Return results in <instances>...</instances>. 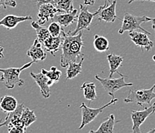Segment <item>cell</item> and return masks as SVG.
<instances>
[{"label": "cell", "mask_w": 155, "mask_h": 133, "mask_svg": "<svg viewBox=\"0 0 155 133\" xmlns=\"http://www.w3.org/2000/svg\"><path fill=\"white\" fill-rule=\"evenodd\" d=\"M151 18H149L147 16H145V15H143V16H137V15H132V14H130L128 12H125L124 19L122 21V26H121L119 31H118V33L120 35H122L127 31H128V32L140 31V32H143V33H147V34H148L150 36V35H151L150 33L143 29L141 27V24L144 23V22L151 21Z\"/></svg>", "instance_id": "3957f363"}, {"label": "cell", "mask_w": 155, "mask_h": 133, "mask_svg": "<svg viewBox=\"0 0 155 133\" xmlns=\"http://www.w3.org/2000/svg\"><path fill=\"white\" fill-rule=\"evenodd\" d=\"M117 74L120 75V78H118V79H111V78L104 79V78H101L98 75H95L96 79L99 81L104 90L107 92L112 98L114 97V94L117 91L123 89V88L133 85L132 82H125V78L127 77L126 75H123L122 73H120V72H118Z\"/></svg>", "instance_id": "8992f818"}, {"label": "cell", "mask_w": 155, "mask_h": 133, "mask_svg": "<svg viewBox=\"0 0 155 133\" xmlns=\"http://www.w3.org/2000/svg\"><path fill=\"white\" fill-rule=\"evenodd\" d=\"M152 59H153V61L155 62V55H153V57H152Z\"/></svg>", "instance_id": "e575fe53"}, {"label": "cell", "mask_w": 155, "mask_h": 133, "mask_svg": "<svg viewBox=\"0 0 155 133\" xmlns=\"http://www.w3.org/2000/svg\"><path fill=\"white\" fill-rule=\"evenodd\" d=\"M64 40L62 44V54L60 56V65L63 68L68 66L73 62H77L78 58L84 57L82 53L84 47L83 40V31H80L75 36L69 33H65L63 30Z\"/></svg>", "instance_id": "6da1fadb"}, {"label": "cell", "mask_w": 155, "mask_h": 133, "mask_svg": "<svg viewBox=\"0 0 155 133\" xmlns=\"http://www.w3.org/2000/svg\"><path fill=\"white\" fill-rule=\"evenodd\" d=\"M107 2V0L105 1V5L98 14V20L104 21L105 22H114L117 19L116 14L117 0H114L108 6Z\"/></svg>", "instance_id": "7c38bea8"}, {"label": "cell", "mask_w": 155, "mask_h": 133, "mask_svg": "<svg viewBox=\"0 0 155 133\" xmlns=\"http://www.w3.org/2000/svg\"><path fill=\"white\" fill-rule=\"evenodd\" d=\"M33 63L35 62L32 61L23 65L20 68H0V72L2 73V76L0 78V82H3L5 88L8 89H13L15 85L22 86L25 84V82L19 77V75L23 70L32 66Z\"/></svg>", "instance_id": "7a4b0ae2"}, {"label": "cell", "mask_w": 155, "mask_h": 133, "mask_svg": "<svg viewBox=\"0 0 155 133\" xmlns=\"http://www.w3.org/2000/svg\"><path fill=\"white\" fill-rule=\"evenodd\" d=\"M48 29H49V32L52 36H58L61 34L63 29L58 22L53 21L48 27Z\"/></svg>", "instance_id": "83f0119b"}, {"label": "cell", "mask_w": 155, "mask_h": 133, "mask_svg": "<svg viewBox=\"0 0 155 133\" xmlns=\"http://www.w3.org/2000/svg\"><path fill=\"white\" fill-rule=\"evenodd\" d=\"M155 112V103L153 105L147 108H145L141 111H132L131 119L133 121V127H132V132L140 133V127L145 122V120L148 118L150 115Z\"/></svg>", "instance_id": "ba28073f"}, {"label": "cell", "mask_w": 155, "mask_h": 133, "mask_svg": "<svg viewBox=\"0 0 155 133\" xmlns=\"http://www.w3.org/2000/svg\"><path fill=\"white\" fill-rule=\"evenodd\" d=\"M31 25H32V27L36 30L37 39L41 43H43L47 38L51 36L48 28L43 27L41 25H39L37 22H32Z\"/></svg>", "instance_id": "cb8c5ba5"}, {"label": "cell", "mask_w": 155, "mask_h": 133, "mask_svg": "<svg viewBox=\"0 0 155 133\" xmlns=\"http://www.w3.org/2000/svg\"><path fill=\"white\" fill-rule=\"evenodd\" d=\"M21 120L23 122L26 128H28L29 125L36 121V116L35 115L34 111L30 110L28 107H25L21 115Z\"/></svg>", "instance_id": "484cf974"}, {"label": "cell", "mask_w": 155, "mask_h": 133, "mask_svg": "<svg viewBox=\"0 0 155 133\" xmlns=\"http://www.w3.org/2000/svg\"><path fill=\"white\" fill-rule=\"evenodd\" d=\"M105 5V2L104 5L102 6H100L99 9H97V11L94 13L89 12L88 7L87 5H84V4H80V13H79L78 16H77V25L76 29L72 32H68L67 33L73 36L77 35L79 32L83 31L84 29L86 30H90V26H91L92 21L94 19V16L98 15L101 9H103Z\"/></svg>", "instance_id": "277c9868"}, {"label": "cell", "mask_w": 155, "mask_h": 133, "mask_svg": "<svg viewBox=\"0 0 155 133\" xmlns=\"http://www.w3.org/2000/svg\"><path fill=\"white\" fill-rule=\"evenodd\" d=\"M84 61V57H82L79 63L76 62H70L68 65V68L67 70V80L73 79L82 72V65Z\"/></svg>", "instance_id": "7402d4cb"}, {"label": "cell", "mask_w": 155, "mask_h": 133, "mask_svg": "<svg viewBox=\"0 0 155 133\" xmlns=\"http://www.w3.org/2000/svg\"><path fill=\"white\" fill-rule=\"evenodd\" d=\"M107 59L110 65L109 78H112L114 73H118L117 69L123 62L124 58L121 55L115 54H109L107 55Z\"/></svg>", "instance_id": "ffe728a7"}, {"label": "cell", "mask_w": 155, "mask_h": 133, "mask_svg": "<svg viewBox=\"0 0 155 133\" xmlns=\"http://www.w3.org/2000/svg\"><path fill=\"white\" fill-rule=\"evenodd\" d=\"M63 40H64V36H63V29H62V33L60 36H50L42 44H43V48L46 49V51L49 52L53 55H55V53L60 50V47L63 44Z\"/></svg>", "instance_id": "4fadbf2b"}, {"label": "cell", "mask_w": 155, "mask_h": 133, "mask_svg": "<svg viewBox=\"0 0 155 133\" xmlns=\"http://www.w3.org/2000/svg\"><path fill=\"white\" fill-rule=\"evenodd\" d=\"M46 3H54V0H36V4L38 5H41L43 4H46Z\"/></svg>", "instance_id": "f546056e"}, {"label": "cell", "mask_w": 155, "mask_h": 133, "mask_svg": "<svg viewBox=\"0 0 155 133\" xmlns=\"http://www.w3.org/2000/svg\"><path fill=\"white\" fill-rule=\"evenodd\" d=\"M77 13H78V10L74 9L72 12H65V13L59 14V15L56 14L52 20L58 22L61 26L67 27L75 22L76 19H77Z\"/></svg>", "instance_id": "2e32d148"}, {"label": "cell", "mask_w": 155, "mask_h": 133, "mask_svg": "<svg viewBox=\"0 0 155 133\" xmlns=\"http://www.w3.org/2000/svg\"><path fill=\"white\" fill-rule=\"evenodd\" d=\"M41 72L44 75H46L49 78V79L52 81L53 83L58 82L60 81V76L62 75L61 71L59 70L56 66H52L50 70H46L44 68H42Z\"/></svg>", "instance_id": "4316f807"}, {"label": "cell", "mask_w": 155, "mask_h": 133, "mask_svg": "<svg viewBox=\"0 0 155 133\" xmlns=\"http://www.w3.org/2000/svg\"><path fill=\"white\" fill-rule=\"evenodd\" d=\"M94 47L97 52H104L109 50V41L104 36L95 35L94 37Z\"/></svg>", "instance_id": "603a6c76"}, {"label": "cell", "mask_w": 155, "mask_h": 133, "mask_svg": "<svg viewBox=\"0 0 155 133\" xmlns=\"http://www.w3.org/2000/svg\"><path fill=\"white\" fill-rule=\"evenodd\" d=\"M30 75L39 87L40 92H41L43 97L45 99H48L50 96V86L54 83L52 81H50L49 78L42 72H39V73L30 72Z\"/></svg>", "instance_id": "8fae6325"}, {"label": "cell", "mask_w": 155, "mask_h": 133, "mask_svg": "<svg viewBox=\"0 0 155 133\" xmlns=\"http://www.w3.org/2000/svg\"><path fill=\"white\" fill-rule=\"evenodd\" d=\"M32 18L30 15L17 16V15H5L3 19L0 20V26H4L7 29L10 30V29H12L15 27H16V26L19 23H20V22H25V21L32 20Z\"/></svg>", "instance_id": "9a60e30c"}, {"label": "cell", "mask_w": 155, "mask_h": 133, "mask_svg": "<svg viewBox=\"0 0 155 133\" xmlns=\"http://www.w3.org/2000/svg\"><path fill=\"white\" fill-rule=\"evenodd\" d=\"M57 13H60L59 10L56 9L55 5L51 3L43 4L39 6V12H38V21L39 25H44L48 22L50 19H53V17Z\"/></svg>", "instance_id": "30bf717a"}, {"label": "cell", "mask_w": 155, "mask_h": 133, "mask_svg": "<svg viewBox=\"0 0 155 133\" xmlns=\"http://www.w3.org/2000/svg\"><path fill=\"white\" fill-rule=\"evenodd\" d=\"M120 121L115 120V116L114 114H110L107 119L100 125L98 129L91 130L90 132L94 133H106V132H113L114 131V125L117 122H119Z\"/></svg>", "instance_id": "d6986e66"}, {"label": "cell", "mask_w": 155, "mask_h": 133, "mask_svg": "<svg viewBox=\"0 0 155 133\" xmlns=\"http://www.w3.org/2000/svg\"><path fill=\"white\" fill-rule=\"evenodd\" d=\"M18 105V101L12 96H4L0 99V110L5 113L15 111Z\"/></svg>", "instance_id": "e0dca14e"}, {"label": "cell", "mask_w": 155, "mask_h": 133, "mask_svg": "<svg viewBox=\"0 0 155 133\" xmlns=\"http://www.w3.org/2000/svg\"><path fill=\"white\" fill-rule=\"evenodd\" d=\"M149 35L140 31H131L129 32V36L131 41L137 47H140L143 51H150L153 47V43L149 39Z\"/></svg>", "instance_id": "9c48e42d"}, {"label": "cell", "mask_w": 155, "mask_h": 133, "mask_svg": "<svg viewBox=\"0 0 155 133\" xmlns=\"http://www.w3.org/2000/svg\"><path fill=\"white\" fill-rule=\"evenodd\" d=\"M151 22H152V28H153V30L155 31V18L154 19H151Z\"/></svg>", "instance_id": "d6a6232c"}, {"label": "cell", "mask_w": 155, "mask_h": 133, "mask_svg": "<svg viewBox=\"0 0 155 133\" xmlns=\"http://www.w3.org/2000/svg\"><path fill=\"white\" fill-rule=\"evenodd\" d=\"M137 1H149V2H155V0H129V1H128V4H131L132 2H137Z\"/></svg>", "instance_id": "1f68e13d"}, {"label": "cell", "mask_w": 155, "mask_h": 133, "mask_svg": "<svg viewBox=\"0 0 155 133\" xmlns=\"http://www.w3.org/2000/svg\"><path fill=\"white\" fill-rule=\"evenodd\" d=\"M53 5L58 9L60 13L70 12L74 9L73 0H54Z\"/></svg>", "instance_id": "d4e9b609"}, {"label": "cell", "mask_w": 155, "mask_h": 133, "mask_svg": "<svg viewBox=\"0 0 155 133\" xmlns=\"http://www.w3.org/2000/svg\"><path fill=\"white\" fill-rule=\"evenodd\" d=\"M16 2L15 0H0V8L5 9L8 6L14 7L16 6Z\"/></svg>", "instance_id": "f1b7e54d"}, {"label": "cell", "mask_w": 155, "mask_h": 133, "mask_svg": "<svg viewBox=\"0 0 155 133\" xmlns=\"http://www.w3.org/2000/svg\"><path fill=\"white\" fill-rule=\"evenodd\" d=\"M26 55L32 61L34 62H38L39 61H43L46 58V53L43 49V46L38 39L34 41L33 44L31 46L30 48L26 52Z\"/></svg>", "instance_id": "5bb4252c"}, {"label": "cell", "mask_w": 155, "mask_h": 133, "mask_svg": "<svg viewBox=\"0 0 155 133\" xmlns=\"http://www.w3.org/2000/svg\"><path fill=\"white\" fill-rule=\"evenodd\" d=\"M109 2H111L110 0H107ZM96 0H84V5H94Z\"/></svg>", "instance_id": "4dcf8cb0"}, {"label": "cell", "mask_w": 155, "mask_h": 133, "mask_svg": "<svg viewBox=\"0 0 155 133\" xmlns=\"http://www.w3.org/2000/svg\"><path fill=\"white\" fill-rule=\"evenodd\" d=\"M153 131H155V128H154V129H152V130H150V131H149V132H153Z\"/></svg>", "instance_id": "836d02e7"}, {"label": "cell", "mask_w": 155, "mask_h": 133, "mask_svg": "<svg viewBox=\"0 0 155 133\" xmlns=\"http://www.w3.org/2000/svg\"><path fill=\"white\" fill-rule=\"evenodd\" d=\"M24 108H25V106H24L23 104H19L18 105V107L16 108L15 111L12 112L7 113V116L5 119H4V121L0 122V127H9L14 122L16 121L19 119H20L21 115H22Z\"/></svg>", "instance_id": "ac0fdd59"}, {"label": "cell", "mask_w": 155, "mask_h": 133, "mask_svg": "<svg viewBox=\"0 0 155 133\" xmlns=\"http://www.w3.org/2000/svg\"><path fill=\"white\" fill-rule=\"evenodd\" d=\"M153 99H155V84L148 89L130 90L127 97L124 99V103H136L140 106H143L150 104Z\"/></svg>", "instance_id": "5b68a950"}, {"label": "cell", "mask_w": 155, "mask_h": 133, "mask_svg": "<svg viewBox=\"0 0 155 133\" xmlns=\"http://www.w3.org/2000/svg\"><path fill=\"white\" fill-rule=\"evenodd\" d=\"M80 89L84 92V98L87 100L93 102L97 99L96 85L92 82H85L80 86Z\"/></svg>", "instance_id": "44dd1931"}, {"label": "cell", "mask_w": 155, "mask_h": 133, "mask_svg": "<svg viewBox=\"0 0 155 133\" xmlns=\"http://www.w3.org/2000/svg\"><path fill=\"white\" fill-rule=\"evenodd\" d=\"M118 101L117 99H114L112 98L110 101L107 104L104 105V106H101V107L97 108V109H93V108L87 107L84 103L81 104L80 106V109H81V112H82V120H81V124H80L79 129H82L83 128L85 127V125H88L89 123H91V122L94 121L95 118H97L98 115L100 113L102 112L104 109H107L109 106H112V105L116 104V103Z\"/></svg>", "instance_id": "52a82bcc"}]
</instances>
